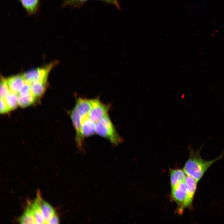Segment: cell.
Masks as SVG:
<instances>
[{
  "mask_svg": "<svg viewBox=\"0 0 224 224\" xmlns=\"http://www.w3.org/2000/svg\"><path fill=\"white\" fill-rule=\"evenodd\" d=\"M203 146L195 150L192 144L189 145V156L183 169L187 175L194 178L198 182L207 170L214 163L222 159L224 155L223 152L219 156L213 160H205L200 156V152Z\"/></svg>",
  "mask_w": 224,
  "mask_h": 224,
  "instance_id": "obj_1",
  "label": "cell"
},
{
  "mask_svg": "<svg viewBox=\"0 0 224 224\" xmlns=\"http://www.w3.org/2000/svg\"><path fill=\"white\" fill-rule=\"evenodd\" d=\"M91 105V99L79 97L70 113L76 132V141L78 147L80 148L82 147L84 139L81 131V122L83 119L88 115Z\"/></svg>",
  "mask_w": 224,
  "mask_h": 224,
  "instance_id": "obj_2",
  "label": "cell"
},
{
  "mask_svg": "<svg viewBox=\"0 0 224 224\" xmlns=\"http://www.w3.org/2000/svg\"><path fill=\"white\" fill-rule=\"evenodd\" d=\"M96 133L117 145L122 142L123 139L117 132L108 114L96 123Z\"/></svg>",
  "mask_w": 224,
  "mask_h": 224,
  "instance_id": "obj_3",
  "label": "cell"
},
{
  "mask_svg": "<svg viewBox=\"0 0 224 224\" xmlns=\"http://www.w3.org/2000/svg\"><path fill=\"white\" fill-rule=\"evenodd\" d=\"M171 194L177 205V211L179 214H181L185 208L191 207L192 203L189 199L184 181L171 189Z\"/></svg>",
  "mask_w": 224,
  "mask_h": 224,
  "instance_id": "obj_4",
  "label": "cell"
},
{
  "mask_svg": "<svg viewBox=\"0 0 224 224\" xmlns=\"http://www.w3.org/2000/svg\"><path fill=\"white\" fill-rule=\"evenodd\" d=\"M54 64L51 63L44 67L30 70L23 75L25 82L30 84L36 81L47 82L49 73Z\"/></svg>",
  "mask_w": 224,
  "mask_h": 224,
  "instance_id": "obj_5",
  "label": "cell"
},
{
  "mask_svg": "<svg viewBox=\"0 0 224 224\" xmlns=\"http://www.w3.org/2000/svg\"><path fill=\"white\" fill-rule=\"evenodd\" d=\"M110 105L101 102L99 98L92 99V105L88 116L92 121L96 123L108 114Z\"/></svg>",
  "mask_w": 224,
  "mask_h": 224,
  "instance_id": "obj_6",
  "label": "cell"
},
{
  "mask_svg": "<svg viewBox=\"0 0 224 224\" xmlns=\"http://www.w3.org/2000/svg\"><path fill=\"white\" fill-rule=\"evenodd\" d=\"M96 123L90 119L88 115L83 119L81 122V131L84 138L91 136L96 133Z\"/></svg>",
  "mask_w": 224,
  "mask_h": 224,
  "instance_id": "obj_7",
  "label": "cell"
},
{
  "mask_svg": "<svg viewBox=\"0 0 224 224\" xmlns=\"http://www.w3.org/2000/svg\"><path fill=\"white\" fill-rule=\"evenodd\" d=\"M7 81L10 91L17 94L26 82L23 75L21 74L10 77Z\"/></svg>",
  "mask_w": 224,
  "mask_h": 224,
  "instance_id": "obj_8",
  "label": "cell"
},
{
  "mask_svg": "<svg viewBox=\"0 0 224 224\" xmlns=\"http://www.w3.org/2000/svg\"><path fill=\"white\" fill-rule=\"evenodd\" d=\"M41 197L40 192L38 191L36 198L33 202L30 203L37 224L46 223L41 208L40 201Z\"/></svg>",
  "mask_w": 224,
  "mask_h": 224,
  "instance_id": "obj_9",
  "label": "cell"
},
{
  "mask_svg": "<svg viewBox=\"0 0 224 224\" xmlns=\"http://www.w3.org/2000/svg\"><path fill=\"white\" fill-rule=\"evenodd\" d=\"M170 173L171 189L175 187L180 183L184 181L186 175L184 170L180 169H171Z\"/></svg>",
  "mask_w": 224,
  "mask_h": 224,
  "instance_id": "obj_10",
  "label": "cell"
},
{
  "mask_svg": "<svg viewBox=\"0 0 224 224\" xmlns=\"http://www.w3.org/2000/svg\"><path fill=\"white\" fill-rule=\"evenodd\" d=\"M23 7L27 12L28 15H32L35 14L39 10L40 0H20Z\"/></svg>",
  "mask_w": 224,
  "mask_h": 224,
  "instance_id": "obj_11",
  "label": "cell"
},
{
  "mask_svg": "<svg viewBox=\"0 0 224 224\" xmlns=\"http://www.w3.org/2000/svg\"><path fill=\"white\" fill-rule=\"evenodd\" d=\"M40 205L42 213L45 223L48 224L49 221L55 214L54 208L47 202L40 198Z\"/></svg>",
  "mask_w": 224,
  "mask_h": 224,
  "instance_id": "obj_12",
  "label": "cell"
},
{
  "mask_svg": "<svg viewBox=\"0 0 224 224\" xmlns=\"http://www.w3.org/2000/svg\"><path fill=\"white\" fill-rule=\"evenodd\" d=\"M184 182L187 187L189 199L192 203L198 182L194 178L188 175L185 177Z\"/></svg>",
  "mask_w": 224,
  "mask_h": 224,
  "instance_id": "obj_13",
  "label": "cell"
},
{
  "mask_svg": "<svg viewBox=\"0 0 224 224\" xmlns=\"http://www.w3.org/2000/svg\"><path fill=\"white\" fill-rule=\"evenodd\" d=\"M46 82L36 81L30 84V92L35 97L42 96L45 92Z\"/></svg>",
  "mask_w": 224,
  "mask_h": 224,
  "instance_id": "obj_14",
  "label": "cell"
},
{
  "mask_svg": "<svg viewBox=\"0 0 224 224\" xmlns=\"http://www.w3.org/2000/svg\"><path fill=\"white\" fill-rule=\"evenodd\" d=\"M19 220L21 224H37L30 203H28L26 206Z\"/></svg>",
  "mask_w": 224,
  "mask_h": 224,
  "instance_id": "obj_15",
  "label": "cell"
},
{
  "mask_svg": "<svg viewBox=\"0 0 224 224\" xmlns=\"http://www.w3.org/2000/svg\"><path fill=\"white\" fill-rule=\"evenodd\" d=\"M35 97L30 93L24 95H18V105L21 107H26L32 104L35 101Z\"/></svg>",
  "mask_w": 224,
  "mask_h": 224,
  "instance_id": "obj_16",
  "label": "cell"
},
{
  "mask_svg": "<svg viewBox=\"0 0 224 224\" xmlns=\"http://www.w3.org/2000/svg\"><path fill=\"white\" fill-rule=\"evenodd\" d=\"M15 92L10 91L4 99L10 110L16 109L18 105V95Z\"/></svg>",
  "mask_w": 224,
  "mask_h": 224,
  "instance_id": "obj_17",
  "label": "cell"
},
{
  "mask_svg": "<svg viewBox=\"0 0 224 224\" xmlns=\"http://www.w3.org/2000/svg\"><path fill=\"white\" fill-rule=\"evenodd\" d=\"M90 0H64L62 4L63 7L70 6L72 8H80Z\"/></svg>",
  "mask_w": 224,
  "mask_h": 224,
  "instance_id": "obj_18",
  "label": "cell"
},
{
  "mask_svg": "<svg viewBox=\"0 0 224 224\" xmlns=\"http://www.w3.org/2000/svg\"><path fill=\"white\" fill-rule=\"evenodd\" d=\"M0 90V97L2 98H5L11 91L7 83V79L2 78Z\"/></svg>",
  "mask_w": 224,
  "mask_h": 224,
  "instance_id": "obj_19",
  "label": "cell"
},
{
  "mask_svg": "<svg viewBox=\"0 0 224 224\" xmlns=\"http://www.w3.org/2000/svg\"><path fill=\"white\" fill-rule=\"evenodd\" d=\"M30 84L25 82L17 94L18 95H24L30 92Z\"/></svg>",
  "mask_w": 224,
  "mask_h": 224,
  "instance_id": "obj_20",
  "label": "cell"
},
{
  "mask_svg": "<svg viewBox=\"0 0 224 224\" xmlns=\"http://www.w3.org/2000/svg\"><path fill=\"white\" fill-rule=\"evenodd\" d=\"M10 110L4 99H0V113L3 114L8 112Z\"/></svg>",
  "mask_w": 224,
  "mask_h": 224,
  "instance_id": "obj_21",
  "label": "cell"
},
{
  "mask_svg": "<svg viewBox=\"0 0 224 224\" xmlns=\"http://www.w3.org/2000/svg\"><path fill=\"white\" fill-rule=\"evenodd\" d=\"M102 1L104 3L113 5L118 9L120 10L119 3L120 0H97Z\"/></svg>",
  "mask_w": 224,
  "mask_h": 224,
  "instance_id": "obj_22",
  "label": "cell"
},
{
  "mask_svg": "<svg viewBox=\"0 0 224 224\" xmlns=\"http://www.w3.org/2000/svg\"><path fill=\"white\" fill-rule=\"evenodd\" d=\"M59 220L58 217L55 214L51 219L49 221L48 224H58Z\"/></svg>",
  "mask_w": 224,
  "mask_h": 224,
  "instance_id": "obj_23",
  "label": "cell"
}]
</instances>
